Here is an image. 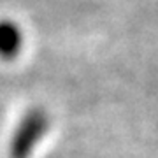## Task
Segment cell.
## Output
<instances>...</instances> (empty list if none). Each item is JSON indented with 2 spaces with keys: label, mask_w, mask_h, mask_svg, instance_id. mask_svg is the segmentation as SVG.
Here are the masks:
<instances>
[{
  "label": "cell",
  "mask_w": 158,
  "mask_h": 158,
  "mask_svg": "<svg viewBox=\"0 0 158 158\" xmlns=\"http://www.w3.org/2000/svg\"><path fill=\"white\" fill-rule=\"evenodd\" d=\"M51 128V118L44 107H30L12 130L7 142L9 158H32Z\"/></svg>",
  "instance_id": "cell-1"
},
{
  "label": "cell",
  "mask_w": 158,
  "mask_h": 158,
  "mask_svg": "<svg viewBox=\"0 0 158 158\" xmlns=\"http://www.w3.org/2000/svg\"><path fill=\"white\" fill-rule=\"evenodd\" d=\"M23 48L21 27L14 19L4 18L0 19V58L14 60Z\"/></svg>",
  "instance_id": "cell-2"
}]
</instances>
